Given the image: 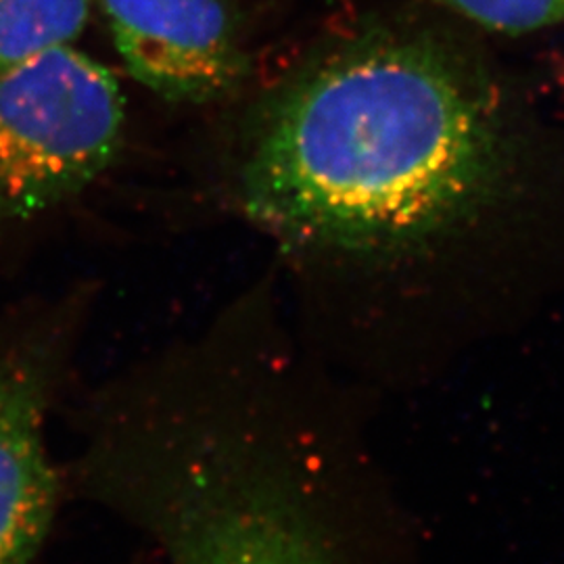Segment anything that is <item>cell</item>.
Segmentation results:
<instances>
[{"instance_id":"obj_1","label":"cell","mask_w":564,"mask_h":564,"mask_svg":"<svg viewBox=\"0 0 564 564\" xmlns=\"http://www.w3.org/2000/svg\"><path fill=\"white\" fill-rule=\"evenodd\" d=\"M456 18L372 20L242 128V214L302 262L410 272L564 251V113Z\"/></svg>"},{"instance_id":"obj_2","label":"cell","mask_w":564,"mask_h":564,"mask_svg":"<svg viewBox=\"0 0 564 564\" xmlns=\"http://www.w3.org/2000/svg\"><path fill=\"white\" fill-rule=\"evenodd\" d=\"M113 74L72 44L0 72V230L78 195L120 151Z\"/></svg>"},{"instance_id":"obj_3","label":"cell","mask_w":564,"mask_h":564,"mask_svg":"<svg viewBox=\"0 0 564 564\" xmlns=\"http://www.w3.org/2000/svg\"><path fill=\"white\" fill-rule=\"evenodd\" d=\"M72 345L67 324L0 349V564L36 563L59 508L46 423Z\"/></svg>"},{"instance_id":"obj_4","label":"cell","mask_w":564,"mask_h":564,"mask_svg":"<svg viewBox=\"0 0 564 564\" xmlns=\"http://www.w3.org/2000/svg\"><path fill=\"white\" fill-rule=\"evenodd\" d=\"M128 72L167 101L223 99L247 76L226 0H101Z\"/></svg>"},{"instance_id":"obj_5","label":"cell","mask_w":564,"mask_h":564,"mask_svg":"<svg viewBox=\"0 0 564 564\" xmlns=\"http://www.w3.org/2000/svg\"><path fill=\"white\" fill-rule=\"evenodd\" d=\"M90 0H0V72L76 41Z\"/></svg>"},{"instance_id":"obj_6","label":"cell","mask_w":564,"mask_h":564,"mask_svg":"<svg viewBox=\"0 0 564 564\" xmlns=\"http://www.w3.org/2000/svg\"><path fill=\"white\" fill-rule=\"evenodd\" d=\"M435 4L485 36L564 30V0H435Z\"/></svg>"}]
</instances>
